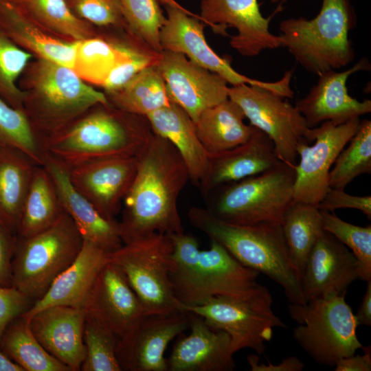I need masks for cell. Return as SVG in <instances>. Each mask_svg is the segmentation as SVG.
<instances>
[{
  "instance_id": "8d00e7d4",
  "label": "cell",
  "mask_w": 371,
  "mask_h": 371,
  "mask_svg": "<svg viewBox=\"0 0 371 371\" xmlns=\"http://www.w3.org/2000/svg\"><path fill=\"white\" fill-rule=\"evenodd\" d=\"M329 172L330 188L344 190L356 177L371 173V121L365 119Z\"/></svg>"
},
{
  "instance_id": "52a82bcc",
  "label": "cell",
  "mask_w": 371,
  "mask_h": 371,
  "mask_svg": "<svg viewBox=\"0 0 371 371\" xmlns=\"http://www.w3.org/2000/svg\"><path fill=\"white\" fill-rule=\"evenodd\" d=\"M295 179V166L281 161L262 173L216 188L207 210L234 225L281 224L293 201Z\"/></svg>"
},
{
  "instance_id": "2e32d148",
  "label": "cell",
  "mask_w": 371,
  "mask_h": 371,
  "mask_svg": "<svg viewBox=\"0 0 371 371\" xmlns=\"http://www.w3.org/2000/svg\"><path fill=\"white\" fill-rule=\"evenodd\" d=\"M157 67L170 101L181 107L194 123L204 110L228 98V83L223 77L181 53L163 50Z\"/></svg>"
},
{
  "instance_id": "f907efd6",
  "label": "cell",
  "mask_w": 371,
  "mask_h": 371,
  "mask_svg": "<svg viewBox=\"0 0 371 371\" xmlns=\"http://www.w3.org/2000/svg\"><path fill=\"white\" fill-rule=\"evenodd\" d=\"M355 315L358 326H371V280L367 282L366 293Z\"/></svg>"
},
{
  "instance_id": "83f0119b",
  "label": "cell",
  "mask_w": 371,
  "mask_h": 371,
  "mask_svg": "<svg viewBox=\"0 0 371 371\" xmlns=\"http://www.w3.org/2000/svg\"><path fill=\"white\" fill-rule=\"evenodd\" d=\"M146 117L153 132L175 147L188 168L190 180L199 187L207 171L210 154L198 137L190 117L178 104L170 102Z\"/></svg>"
},
{
  "instance_id": "484cf974",
  "label": "cell",
  "mask_w": 371,
  "mask_h": 371,
  "mask_svg": "<svg viewBox=\"0 0 371 371\" xmlns=\"http://www.w3.org/2000/svg\"><path fill=\"white\" fill-rule=\"evenodd\" d=\"M110 253L84 240L73 262L54 280L45 295L21 315L25 319L52 306L84 308L90 292Z\"/></svg>"
},
{
  "instance_id": "3957f363",
  "label": "cell",
  "mask_w": 371,
  "mask_h": 371,
  "mask_svg": "<svg viewBox=\"0 0 371 371\" xmlns=\"http://www.w3.org/2000/svg\"><path fill=\"white\" fill-rule=\"evenodd\" d=\"M18 85L24 93L23 111L43 149L48 139L88 109L109 103L103 91L72 68L48 60L32 59Z\"/></svg>"
},
{
  "instance_id": "7402d4cb",
  "label": "cell",
  "mask_w": 371,
  "mask_h": 371,
  "mask_svg": "<svg viewBox=\"0 0 371 371\" xmlns=\"http://www.w3.org/2000/svg\"><path fill=\"white\" fill-rule=\"evenodd\" d=\"M83 308L52 306L41 310L28 322L34 337L52 357L70 371H80L85 357Z\"/></svg>"
},
{
  "instance_id": "8fae6325",
  "label": "cell",
  "mask_w": 371,
  "mask_h": 371,
  "mask_svg": "<svg viewBox=\"0 0 371 371\" xmlns=\"http://www.w3.org/2000/svg\"><path fill=\"white\" fill-rule=\"evenodd\" d=\"M269 290L258 284L245 294L218 296L206 303L185 306L183 310L204 319L212 328L223 330L231 339L233 354L244 348L254 350L258 355L266 351L273 330L287 326L272 309Z\"/></svg>"
},
{
  "instance_id": "4316f807",
  "label": "cell",
  "mask_w": 371,
  "mask_h": 371,
  "mask_svg": "<svg viewBox=\"0 0 371 371\" xmlns=\"http://www.w3.org/2000/svg\"><path fill=\"white\" fill-rule=\"evenodd\" d=\"M0 27L16 45L34 58L73 68L77 41L63 40L47 32L12 0H0Z\"/></svg>"
},
{
  "instance_id": "44dd1931",
  "label": "cell",
  "mask_w": 371,
  "mask_h": 371,
  "mask_svg": "<svg viewBox=\"0 0 371 371\" xmlns=\"http://www.w3.org/2000/svg\"><path fill=\"white\" fill-rule=\"evenodd\" d=\"M359 278V265L351 251L324 232L312 248L301 276L306 302L328 295H345Z\"/></svg>"
},
{
  "instance_id": "b9f144b4",
  "label": "cell",
  "mask_w": 371,
  "mask_h": 371,
  "mask_svg": "<svg viewBox=\"0 0 371 371\" xmlns=\"http://www.w3.org/2000/svg\"><path fill=\"white\" fill-rule=\"evenodd\" d=\"M85 357L82 371H122L117 357L118 338L87 318L83 334Z\"/></svg>"
},
{
  "instance_id": "6da1fadb",
  "label": "cell",
  "mask_w": 371,
  "mask_h": 371,
  "mask_svg": "<svg viewBox=\"0 0 371 371\" xmlns=\"http://www.w3.org/2000/svg\"><path fill=\"white\" fill-rule=\"evenodd\" d=\"M188 180V168L177 150L153 133L137 155L136 174L123 200L119 222L123 244L155 233L184 232L177 201Z\"/></svg>"
},
{
  "instance_id": "1f68e13d",
  "label": "cell",
  "mask_w": 371,
  "mask_h": 371,
  "mask_svg": "<svg viewBox=\"0 0 371 371\" xmlns=\"http://www.w3.org/2000/svg\"><path fill=\"white\" fill-rule=\"evenodd\" d=\"M47 170L37 165L23 205L16 236L28 238L51 227L64 212Z\"/></svg>"
},
{
  "instance_id": "ba28073f",
  "label": "cell",
  "mask_w": 371,
  "mask_h": 371,
  "mask_svg": "<svg viewBox=\"0 0 371 371\" xmlns=\"http://www.w3.org/2000/svg\"><path fill=\"white\" fill-rule=\"evenodd\" d=\"M83 238L64 212L47 229L28 238L16 236L12 259V286L34 302L76 259Z\"/></svg>"
},
{
  "instance_id": "7a4b0ae2",
  "label": "cell",
  "mask_w": 371,
  "mask_h": 371,
  "mask_svg": "<svg viewBox=\"0 0 371 371\" xmlns=\"http://www.w3.org/2000/svg\"><path fill=\"white\" fill-rule=\"evenodd\" d=\"M153 134L146 116L100 104L48 139L43 149L69 169L95 161L137 157Z\"/></svg>"
},
{
  "instance_id": "ab89813d",
  "label": "cell",
  "mask_w": 371,
  "mask_h": 371,
  "mask_svg": "<svg viewBox=\"0 0 371 371\" xmlns=\"http://www.w3.org/2000/svg\"><path fill=\"white\" fill-rule=\"evenodd\" d=\"M32 54L16 45L0 27V96L11 106L23 110L24 93L19 80Z\"/></svg>"
},
{
  "instance_id": "277c9868",
  "label": "cell",
  "mask_w": 371,
  "mask_h": 371,
  "mask_svg": "<svg viewBox=\"0 0 371 371\" xmlns=\"http://www.w3.org/2000/svg\"><path fill=\"white\" fill-rule=\"evenodd\" d=\"M168 235L173 245L170 279L183 308L202 305L218 296L243 295L258 284L260 273L243 265L216 241L210 240V249L201 251L190 234Z\"/></svg>"
},
{
  "instance_id": "836d02e7",
  "label": "cell",
  "mask_w": 371,
  "mask_h": 371,
  "mask_svg": "<svg viewBox=\"0 0 371 371\" xmlns=\"http://www.w3.org/2000/svg\"><path fill=\"white\" fill-rule=\"evenodd\" d=\"M280 225L289 256L301 277L312 248L325 232L320 211L317 206L293 201Z\"/></svg>"
},
{
  "instance_id": "9a60e30c",
  "label": "cell",
  "mask_w": 371,
  "mask_h": 371,
  "mask_svg": "<svg viewBox=\"0 0 371 371\" xmlns=\"http://www.w3.org/2000/svg\"><path fill=\"white\" fill-rule=\"evenodd\" d=\"M275 14L265 17L258 0H202L199 16L205 25L223 36L227 35V28H235L237 33L230 37V46L243 56L254 57L263 50L280 47L279 36L269 30Z\"/></svg>"
},
{
  "instance_id": "f35d334b",
  "label": "cell",
  "mask_w": 371,
  "mask_h": 371,
  "mask_svg": "<svg viewBox=\"0 0 371 371\" xmlns=\"http://www.w3.org/2000/svg\"><path fill=\"white\" fill-rule=\"evenodd\" d=\"M319 211L324 231L346 246L357 258L359 278L371 280V225H355L343 221L334 212Z\"/></svg>"
},
{
  "instance_id": "ee69618b",
  "label": "cell",
  "mask_w": 371,
  "mask_h": 371,
  "mask_svg": "<svg viewBox=\"0 0 371 371\" xmlns=\"http://www.w3.org/2000/svg\"><path fill=\"white\" fill-rule=\"evenodd\" d=\"M78 19L100 29L125 30L118 0H65Z\"/></svg>"
},
{
  "instance_id": "d4e9b609",
  "label": "cell",
  "mask_w": 371,
  "mask_h": 371,
  "mask_svg": "<svg viewBox=\"0 0 371 371\" xmlns=\"http://www.w3.org/2000/svg\"><path fill=\"white\" fill-rule=\"evenodd\" d=\"M280 161L271 139L257 129L243 144L210 154L207 171L199 188L205 196L216 188L268 170Z\"/></svg>"
},
{
  "instance_id": "f5cc1de1",
  "label": "cell",
  "mask_w": 371,
  "mask_h": 371,
  "mask_svg": "<svg viewBox=\"0 0 371 371\" xmlns=\"http://www.w3.org/2000/svg\"><path fill=\"white\" fill-rule=\"evenodd\" d=\"M159 1L161 3L164 4V5H170V6L178 7V8L183 7L179 3H177L175 0H159Z\"/></svg>"
},
{
  "instance_id": "603a6c76",
  "label": "cell",
  "mask_w": 371,
  "mask_h": 371,
  "mask_svg": "<svg viewBox=\"0 0 371 371\" xmlns=\"http://www.w3.org/2000/svg\"><path fill=\"white\" fill-rule=\"evenodd\" d=\"M191 332L179 335L167 360L168 371H232L236 368L231 339L190 313Z\"/></svg>"
},
{
  "instance_id": "4fadbf2b",
  "label": "cell",
  "mask_w": 371,
  "mask_h": 371,
  "mask_svg": "<svg viewBox=\"0 0 371 371\" xmlns=\"http://www.w3.org/2000/svg\"><path fill=\"white\" fill-rule=\"evenodd\" d=\"M166 19L160 32L163 50L184 54L193 63L223 77L228 84L259 85L272 90L284 98H292L291 88L292 70L285 72L276 82L262 81L249 78L236 71L230 62L218 56L208 45L204 34L205 24L199 15L186 8L164 5Z\"/></svg>"
},
{
  "instance_id": "9c48e42d",
  "label": "cell",
  "mask_w": 371,
  "mask_h": 371,
  "mask_svg": "<svg viewBox=\"0 0 371 371\" xmlns=\"http://www.w3.org/2000/svg\"><path fill=\"white\" fill-rule=\"evenodd\" d=\"M289 311L298 324L293 331V339L319 364L334 367L339 359L363 347L357 338L355 315L345 295H328L305 304L290 303Z\"/></svg>"
},
{
  "instance_id": "d6986e66",
  "label": "cell",
  "mask_w": 371,
  "mask_h": 371,
  "mask_svg": "<svg viewBox=\"0 0 371 371\" xmlns=\"http://www.w3.org/2000/svg\"><path fill=\"white\" fill-rule=\"evenodd\" d=\"M370 69L368 60L363 58L348 69L330 70L319 74L316 83L295 104L308 127H316L326 121L339 124L370 113L371 100L359 101L352 98L347 88L348 79L352 74Z\"/></svg>"
},
{
  "instance_id": "d590c367",
  "label": "cell",
  "mask_w": 371,
  "mask_h": 371,
  "mask_svg": "<svg viewBox=\"0 0 371 371\" xmlns=\"http://www.w3.org/2000/svg\"><path fill=\"white\" fill-rule=\"evenodd\" d=\"M34 21L55 36L79 41L99 35L98 27L76 17L65 0H12Z\"/></svg>"
},
{
  "instance_id": "5b68a950",
  "label": "cell",
  "mask_w": 371,
  "mask_h": 371,
  "mask_svg": "<svg viewBox=\"0 0 371 371\" xmlns=\"http://www.w3.org/2000/svg\"><path fill=\"white\" fill-rule=\"evenodd\" d=\"M191 224L225 247L243 265L280 285L291 304H305L300 274L293 263L280 224L238 225L213 216L207 208L191 207Z\"/></svg>"
},
{
  "instance_id": "7c38bea8",
  "label": "cell",
  "mask_w": 371,
  "mask_h": 371,
  "mask_svg": "<svg viewBox=\"0 0 371 371\" xmlns=\"http://www.w3.org/2000/svg\"><path fill=\"white\" fill-rule=\"evenodd\" d=\"M228 98L251 126L271 139L278 159L295 166L298 146L312 142L311 128L295 105L272 90L248 84L229 87Z\"/></svg>"
},
{
  "instance_id": "8992f818",
  "label": "cell",
  "mask_w": 371,
  "mask_h": 371,
  "mask_svg": "<svg viewBox=\"0 0 371 371\" xmlns=\"http://www.w3.org/2000/svg\"><path fill=\"white\" fill-rule=\"evenodd\" d=\"M356 23L350 0H322L315 17L289 18L280 23V47L311 74L339 70L355 58L349 32Z\"/></svg>"
},
{
  "instance_id": "30bf717a",
  "label": "cell",
  "mask_w": 371,
  "mask_h": 371,
  "mask_svg": "<svg viewBox=\"0 0 371 371\" xmlns=\"http://www.w3.org/2000/svg\"><path fill=\"white\" fill-rule=\"evenodd\" d=\"M173 245L168 234L155 233L123 244L109 260L126 277L145 315L183 311L175 295L170 275Z\"/></svg>"
},
{
  "instance_id": "ffe728a7",
  "label": "cell",
  "mask_w": 371,
  "mask_h": 371,
  "mask_svg": "<svg viewBox=\"0 0 371 371\" xmlns=\"http://www.w3.org/2000/svg\"><path fill=\"white\" fill-rule=\"evenodd\" d=\"M137 167V156L95 161L68 170L74 188L102 216L113 220L120 212Z\"/></svg>"
},
{
  "instance_id": "e575fe53",
  "label": "cell",
  "mask_w": 371,
  "mask_h": 371,
  "mask_svg": "<svg viewBox=\"0 0 371 371\" xmlns=\"http://www.w3.org/2000/svg\"><path fill=\"white\" fill-rule=\"evenodd\" d=\"M0 350L23 371H70L43 348L21 315L6 327L0 339Z\"/></svg>"
},
{
  "instance_id": "5bb4252c",
  "label": "cell",
  "mask_w": 371,
  "mask_h": 371,
  "mask_svg": "<svg viewBox=\"0 0 371 371\" xmlns=\"http://www.w3.org/2000/svg\"><path fill=\"white\" fill-rule=\"evenodd\" d=\"M360 117L336 124L326 121L311 128L312 145L297 147L293 201L317 206L328 186L329 172L340 152L358 131Z\"/></svg>"
},
{
  "instance_id": "4dcf8cb0",
  "label": "cell",
  "mask_w": 371,
  "mask_h": 371,
  "mask_svg": "<svg viewBox=\"0 0 371 371\" xmlns=\"http://www.w3.org/2000/svg\"><path fill=\"white\" fill-rule=\"evenodd\" d=\"M122 37L101 33L76 42L73 69L87 83L102 87L113 67L139 41L123 32Z\"/></svg>"
},
{
  "instance_id": "cb8c5ba5",
  "label": "cell",
  "mask_w": 371,
  "mask_h": 371,
  "mask_svg": "<svg viewBox=\"0 0 371 371\" xmlns=\"http://www.w3.org/2000/svg\"><path fill=\"white\" fill-rule=\"evenodd\" d=\"M43 166L51 176L64 211L70 216L84 240L112 253L122 245L120 223L102 216L73 186L69 170L45 154Z\"/></svg>"
},
{
  "instance_id": "f1b7e54d",
  "label": "cell",
  "mask_w": 371,
  "mask_h": 371,
  "mask_svg": "<svg viewBox=\"0 0 371 371\" xmlns=\"http://www.w3.org/2000/svg\"><path fill=\"white\" fill-rule=\"evenodd\" d=\"M36 166L22 150L0 144V225L15 235Z\"/></svg>"
},
{
  "instance_id": "d6a6232c",
  "label": "cell",
  "mask_w": 371,
  "mask_h": 371,
  "mask_svg": "<svg viewBox=\"0 0 371 371\" xmlns=\"http://www.w3.org/2000/svg\"><path fill=\"white\" fill-rule=\"evenodd\" d=\"M104 93L113 106L146 117L171 102L157 65L146 67L120 89Z\"/></svg>"
},
{
  "instance_id": "db71d44e",
  "label": "cell",
  "mask_w": 371,
  "mask_h": 371,
  "mask_svg": "<svg viewBox=\"0 0 371 371\" xmlns=\"http://www.w3.org/2000/svg\"><path fill=\"white\" fill-rule=\"evenodd\" d=\"M270 1L273 3H279V5H282V4L283 3H284L285 1H286V0H270Z\"/></svg>"
},
{
  "instance_id": "74e56055",
  "label": "cell",
  "mask_w": 371,
  "mask_h": 371,
  "mask_svg": "<svg viewBox=\"0 0 371 371\" xmlns=\"http://www.w3.org/2000/svg\"><path fill=\"white\" fill-rule=\"evenodd\" d=\"M126 31L157 52L163 51L160 32L166 17L159 0H118Z\"/></svg>"
},
{
  "instance_id": "c3c4849f",
  "label": "cell",
  "mask_w": 371,
  "mask_h": 371,
  "mask_svg": "<svg viewBox=\"0 0 371 371\" xmlns=\"http://www.w3.org/2000/svg\"><path fill=\"white\" fill-rule=\"evenodd\" d=\"M251 371H302L304 364L297 357L291 356L284 358L278 364H273L268 359L267 363L259 362V357L256 355H249L247 357Z\"/></svg>"
},
{
  "instance_id": "681fc988",
  "label": "cell",
  "mask_w": 371,
  "mask_h": 371,
  "mask_svg": "<svg viewBox=\"0 0 371 371\" xmlns=\"http://www.w3.org/2000/svg\"><path fill=\"white\" fill-rule=\"evenodd\" d=\"M363 355H356L339 359L335 365V371H370L371 347L363 346Z\"/></svg>"
},
{
  "instance_id": "ac0fdd59",
  "label": "cell",
  "mask_w": 371,
  "mask_h": 371,
  "mask_svg": "<svg viewBox=\"0 0 371 371\" xmlns=\"http://www.w3.org/2000/svg\"><path fill=\"white\" fill-rule=\"evenodd\" d=\"M83 309L87 318L111 332L119 341L145 315L126 277L110 260L100 272Z\"/></svg>"
},
{
  "instance_id": "e0dca14e",
  "label": "cell",
  "mask_w": 371,
  "mask_h": 371,
  "mask_svg": "<svg viewBox=\"0 0 371 371\" xmlns=\"http://www.w3.org/2000/svg\"><path fill=\"white\" fill-rule=\"evenodd\" d=\"M190 322L186 311L144 315L134 330L118 341L117 357L122 370L168 371L165 350L189 327Z\"/></svg>"
},
{
  "instance_id": "60d3db41",
  "label": "cell",
  "mask_w": 371,
  "mask_h": 371,
  "mask_svg": "<svg viewBox=\"0 0 371 371\" xmlns=\"http://www.w3.org/2000/svg\"><path fill=\"white\" fill-rule=\"evenodd\" d=\"M0 144L15 147L43 166L45 152L23 110L15 109L0 96Z\"/></svg>"
},
{
  "instance_id": "7dc6e473",
  "label": "cell",
  "mask_w": 371,
  "mask_h": 371,
  "mask_svg": "<svg viewBox=\"0 0 371 371\" xmlns=\"http://www.w3.org/2000/svg\"><path fill=\"white\" fill-rule=\"evenodd\" d=\"M16 235L0 225V286H12V259Z\"/></svg>"
},
{
  "instance_id": "bcb514c9",
  "label": "cell",
  "mask_w": 371,
  "mask_h": 371,
  "mask_svg": "<svg viewBox=\"0 0 371 371\" xmlns=\"http://www.w3.org/2000/svg\"><path fill=\"white\" fill-rule=\"evenodd\" d=\"M321 211L334 212L337 209L350 208L362 212L371 219V196L351 195L344 190L328 188L317 205Z\"/></svg>"
},
{
  "instance_id": "816d5d0a",
  "label": "cell",
  "mask_w": 371,
  "mask_h": 371,
  "mask_svg": "<svg viewBox=\"0 0 371 371\" xmlns=\"http://www.w3.org/2000/svg\"><path fill=\"white\" fill-rule=\"evenodd\" d=\"M0 371H23L0 350Z\"/></svg>"
},
{
  "instance_id": "7bdbcfd3",
  "label": "cell",
  "mask_w": 371,
  "mask_h": 371,
  "mask_svg": "<svg viewBox=\"0 0 371 371\" xmlns=\"http://www.w3.org/2000/svg\"><path fill=\"white\" fill-rule=\"evenodd\" d=\"M160 54L142 42H137L126 56L110 71L101 87L103 92L109 93L120 89L142 70L157 65Z\"/></svg>"
},
{
  "instance_id": "f546056e",
  "label": "cell",
  "mask_w": 371,
  "mask_h": 371,
  "mask_svg": "<svg viewBox=\"0 0 371 371\" xmlns=\"http://www.w3.org/2000/svg\"><path fill=\"white\" fill-rule=\"evenodd\" d=\"M240 107L229 98L204 110L194 122L198 137L209 154L232 149L249 140L257 130L244 122Z\"/></svg>"
},
{
  "instance_id": "f6af8a7d",
  "label": "cell",
  "mask_w": 371,
  "mask_h": 371,
  "mask_svg": "<svg viewBox=\"0 0 371 371\" xmlns=\"http://www.w3.org/2000/svg\"><path fill=\"white\" fill-rule=\"evenodd\" d=\"M34 302L13 286H0V339L8 324L25 313Z\"/></svg>"
}]
</instances>
